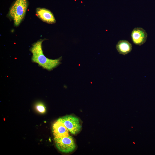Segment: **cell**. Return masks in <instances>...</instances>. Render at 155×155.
<instances>
[{
    "label": "cell",
    "mask_w": 155,
    "mask_h": 155,
    "mask_svg": "<svg viewBox=\"0 0 155 155\" xmlns=\"http://www.w3.org/2000/svg\"><path fill=\"white\" fill-rule=\"evenodd\" d=\"M43 40H39L32 45L30 49L32 54V60L43 68L51 70L60 63L61 59H50L45 56L42 48V43Z\"/></svg>",
    "instance_id": "1"
},
{
    "label": "cell",
    "mask_w": 155,
    "mask_h": 155,
    "mask_svg": "<svg viewBox=\"0 0 155 155\" xmlns=\"http://www.w3.org/2000/svg\"><path fill=\"white\" fill-rule=\"evenodd\" d=\"M28 5V0H16L11 7L9 16L15 26H18L24 19Z\"/></svg>",
    "instance_id": "2"
},
{
    "label": "cell",
    "mask_w": 155,
    "mask_h": 155,
    "mask_svg": "<svg viewBox=\"0 0 155 155\" xmlns=\"http://www.w3.org/2000/svg\"><path fill=\"white\" fill-rule=\"evenodd\" d=\"M55 145L60 152L65 153L73 152L76 148V144L73 138L69 135L67 136L54 138Z\"/></svg>",
    "instance_id": "3"
},
{
    "label": "cell",
    "mask_w": 155,
    "mask_h": 155,
    "mask_svg": "<svg viewBox=\"0 0 155 155\" xmlns=\"http://www.w3.org/2000/svg\"><path fill=\"white\" fill-rule=\"evenodd\" d=\"M62 122L72 134L78 133L81 129L79 119L72 115H67L59 118L57 120Z\"/></svg>",
    "instance_id": "4"
},
{
    "label": "cell",
    "mask_w": 155,
    "mask_h": 155,
    "mask_svg": "<svg viewBox=\"0 0 155 155\" xmlns=\"http://www.w3.org/2000/svg\"><path fill=\"white\" fill-rule=\"evenodd\" d=\"M147 34L143 28H135L131 32V36L132 40L136 45L140 46L146 42Z\"/></svg>",
    "instance_id": "5"
},
{
    "label": "cell",
    "mask_w": 155,
    "mask_h": 155,
    "mask_svg": "<svg viewBox=\"0 0 155 155\" xmlns=\"http://www.w3.org/2000/svg\"><path fill=\"white\" fill-rule=\"evenodd\" d=\"M36 15L43 21L49 24H54L56 20L52 12L45 8H37L36 9Z\"/></svg>",
    "instance_id": "6"
},
{
    "label": "cell",
    "mask_w": 155,
    "mask_h": 155,
    "mask_svg": "<svg viewBox=\"0 0 155 155\" xmlns=\"http://www.w3.org/2000/svg\"><path fill=\"white\" fill-rule=\"evenodd\" d=\"M52 132L54 138L61 137L69 135V131L61 122L57 120L53 125Z\"/></svg>",
    "instance_id": "7"
},
{
    "label": "cell",
    "mask_w": 155,
    "mask_h": 155,
    "mask_svg": "<svg viewBox=\"0 0 155 155\" xmlns=\"http://www.w3.org/2000/svg\"><path fill=\"white\" fill-rule=\"evenodd\" d=\"M116 49L121 54L125 55L129 53L132 50L131 44L125 40H119L116 45Z\"/></svg>",
    "instance_id": "8"
},
{
    "label": "cell",
    "mask_w": 155,
    "mask_h": 155,
    "mask_svg": "<svg viewBox=\"0 0 155 155\" xmlns=\"http://www.w3.org/2000/svg\"><path fill=\"white\" fill-rule=\"evenodd\" d=\"M36 111L41 114H43L46 111V107L43 103L39 102L36 103L35 106Z\"/></svg>",
    "instance_id": "9"
}]
</instances>
